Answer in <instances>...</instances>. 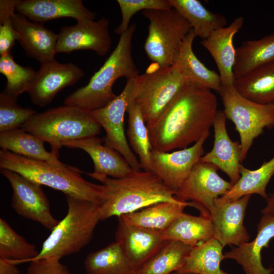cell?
<instances>
[{"mask_svg":"<svg viewBox=\"0 0 274 274\" xmlns=\"http://www.w3.org/2000/svg\"><path fill=\"white\" fill-rule=\"evenodd\" d=\"M109 25V20L103 16L96 21L77 22L74 25L61 27L58 34L56 53L90 50L98 56H105L112 44Z\"/></svg>","mask_w":274,"mask_h":274,"instance_id":"obj_14","label":"cell"},{"mask_svg":"<svg viewBox=\"0 0 274 274\" xmlns=\"http://www.w3.org/2000/svg\"><path fill=\"white\" fill-rule=\"evenodd\" d=\"M240 178L223 196L216 198L214 202L223 204L237 200L246 195L256 194L266 199V186L274 175V157L263 163L260 167L250 170L241 164Z\"/></svg>","mask_w":274,"mask_h":274,"instance_id":"obj_26","label":"cell"},{"mask_svg":"<svg viewBox=\"0 0 274 274\" xmlns=\"http://www.w3.org/2000/svg\"><path fill=\"white\" fill-rule=\"evenodd\" d=\"M16 265L11 259L0 258V274H20Z\"/></svg>","mask_w":274,"mask_h":274,"instance_id":"obj_42","label":"cell"},{"mask_svg":"<svg viewBox=\"0 0 274 274\" xmlns=\"http://www.w3.org/2000/svg\"><path fill=\"white\" fill-rule=\"evenodd\" d=\"M223 246L215 238L192 248L179 271L181 273L228 274L221 269L220 263L224 260Z\"/></svg>","mask_w":274,"mask_h":274,"instance_id":"obj_32","label":"cell"},{"mask_svg":"<svg viewBox=\"0 0 274 274\" xmlns=\"http://www.w3.org/2000/svg\"><path fill=\"white\" fill-rule=\"evenodd\" d=\"M213 233L214 226L210 218L185 213L162 232L166 241H178L192 247L210 239Z\"/></svg>","mask_w":274,"mask_h":274,"instance_id":"obj_30","label":"cell"},{"mask_svg":"<svg viewBox=\"0 0 274 274\" xmlns=\"http://www.w3.org/2000/svg\"><path fill=\"white\" fill-rule=\"evenodd\" d=\"M172 7L191 26L195 37L202 40L215 30L227 26L226 17L206 8L198 0H170Z\"/></svg>","mask_w":274,"mask_h":274,"instance_id":"obj_29","label":"cell"},{"mask_svg":"<svg viewBox=\"0 0 274 274\" xmlns=\"http://www.w3.org/2000/svg\"><path fill=\"white\" fill-rule=\"evenodd\" d=\"M62 146L80 149L88 154L93 162L94 174L119 179L133 170L118 151L105 145L103 139L96 136L66 142Z\"/></svg>","mask_w":274,"mask_h":274,"instance_id":"obj_23","label":"cell"},{"mask_svg":"<svg viewBox=\"0 0 274 274\" xmlns=\"http://www.w3.org/2000/svg\"><path fill=\"white\" fill-rule=\"evenodd\" d=\"M274 62V32L259 40L244 41L235 48L234 80L260 66Z\"/></svg>","mask_w":274,"mask_h":274,"instance_id":"obj_31","label":"cell"},{"mask_svg":"<svg viewBox=\"0 0 274 274\" xmlns=\"http://www.w3.org/2000/svg\"><path fill=\"white\" fill-rule=\"evenodd\" d=\"M226 117L223 111L218 110L213 126L214 140L212 150L203 155L200 161L216 165L229 178L233 185L240 178L242 147L240 142L232 141L227 132Z\"/></svg>","mask_w":274,"mask_h":274,"instance_id":"obj_17","label":"cell"},{"mask_svg":"<svg viewBox=\"0 0 274 274\" xmlns=\"http://www.w3.org/2000/svg\"><path fill=\"white\" fill-rule=\"evenodd\" d=\"M0 168L16 172L41 185L62 192L65 195L100 203L102 185L89 182L81 175V171L67 165L60 167L46 161L33 159L0 150Z\"/></svg>","mask_w":274,"mask_h":274,"instance_id":"obj_4","label":"cell"},{"mask_svg":"<svg viewBox=\"0 0 274 274\" xmlns=\"http://www.w3.org/2000/svg\"><path fill=\"white\" fill-rule=\"evenodd\" d=\"M244 23V17L239 16L228 26L214 31L209 37L201 41L202 46L208 51L216 62L222 87L233 86V69L235 59V48L233 40Z\"/></svg>","mask_w":274,"mask_h":274,"instance_id":"obj_22","label":"cell"},{"mask_svg":"<svg viewBox=\"0 0 274 274\" xmlns=\"http://www.w3.org/2000/svg\"><path fill=\"white\" fill-rule=\"evenodd\" d=\"M233 86L249 100L262 105L274 104V62L235 79Z\"/></svg>","mask_w":274,"mask_h":274,"instance_id":"obj_28","label":"cell"},{"mask_svg":"<svg viewBox=\"0 0 274 274\" xmlns=\"http://www.w3.org/2000/svg\"><path fill=\"white\" fill-rule=\"evenodd\" d=\"M26 274H72L58 260L42 258L32 260Z\"/></svg>","mask_w":274,"mask_h":274,"instance_id":"obj_41","label":"cell"},{"mask_svg":"<svg viewBox=\"0 0 274 274\" xmlns=\"http://www.w3.org/2000/svg\"><path fill=\"white\" fill-rule=\"evenodd\" d=\"M219 94L226 118L234 124L239 135L242 162L254 140L265 128H274V104L262 105L249 100L242 96L233 86L222 87Z\"/></svg>","mask_w":274,"mask_h":274,"instance_id":"obj_9","label":"cell"},{"mask_svg":"<svg viewBox=\"0 0 274 274\" xmlns=\"http://www.w3.org/2000/svg\"><path fill=\"white\" fill-rule=\"evenodd\" d=\"M137 77L127 79L121 93L108 105L89 112L105 130L106 135L102 139L104 143L118 151L133 170H140V161L129 145L124 127L125 112L134 99Z\"/></svg>","mask_w":274,"mask_h":274,"instance_id":"obj_10","label":"cell"},{"mask_svg":"<svg viewBox=\"0 0 274 274\" xmlns=\"http://www.w3.org/2000/svg\"><path fill=\"white\" fill-rule=\"evenodd\" d=\"M65 196L68 207L66 216L51 230L38 255L31 261L42 258L60 260L79 252L92 239L100 220L99 204Z\"/></svg>","mask_w":274,"mask_h":274,"instance_id":"obj_5","label":"cell"},{"mask_svg":"<svg viewBox=\"0 0 274 274\" xmlns=\"http://www.w3.org/2000/svg\"><path fill=\"white\" fill-rule=\"evenodd\" d=\"M142 14L149 21L144 44L148 58L160 67L173 65L191 25L173 8L144 10Z\"/></svg>","mask_w":274,"mask_h":274,"instance_id":"obj_7","label":"cell"},{"mask_svg":"<svg viewBox=\"0 0 274 274\" xmlns=\"http://www.w3.org/2000/svg\"><path fill=\"white\" fill-rule=\"evenodd\" d=\"M16 11L30 21L42 24L63 17H71L77 22L94 20L96 16L81 0H18Z\"/></svg>","mask_w":274,"mask_h":274,"instance_id":"obj_19","label":"cell"},{"mask_svg":"<svg viewBox=\"0 0 274 274\" xmlns=\"http://www.w3.org/2000/svg\"><path fill=\"white\" fill-rule=\"evenodd\" d=\"M36 246L27 242L3 219H0V258L16 264L30 261L39 254Z\"/></svg>","mask_w":274,"mask_h":274,"instance_id":"obj_36","label":"cell"},{"mask_svg":"<svg viewBox=\"0 0 274 274\" xmlns=\"http://www.w3.org/2000/svg\"><path fill=\"white\" fill-rule=\"evenodd\" d=\"M256 237L251 242L232 247L224 254V259L234 260L245 274H271L273 269L266 268L261 261V251L268 247L274 238V214H262L257 225Z\"/></svg>","mask_w":274,"mask_h":274,"instance_id":"obj_21","label":"cell"},{"mask_svg":"<svg viewBox=\"0 0 274 274\" xmlns=\"http://www.w3.org/2000/svg\"><path fill=\"white\" fill-rule=\"evenodd\" d=\"M84 265L87 274H134L135 271L116 241L89 253Z\"/></svg>","mask_w":274,"mask_h":274,"instance_id":"obj_33","label":"cell"},{"mask_svg":"<svg viewBox=\"0 0 274 274\" xmlns=\"http://www.w3.org/2000/svg\"><path fill=\"white\" fill-rule=\"evenodd\" d=\"M122 15L120 25L115 32L121 35L129 27L131 17L140 11L166 10L173 8L170 0H117Z\"/></svg>","mask_w":274,"mask_h":274,"instance_id":"obj_39","label":"cell"},{"mask_svg":"<svg viewBox=\"0 0 274 274\" xmlns=\"http://www.w3.org/2000/svg\"><path fill=\"white\" fill-rule=\"evenodd\" d=\"M126 112L128 115L127 134L129 145L139 156L141 168L151 172L150 155L153 148L142 111L133 99Z\"/></svg>","mask_w":274,"mask_h":274,"instance_id":"obj_35","label":"cell"},{"mask_svg":"<svg viewBox=\"0 0 274 274\" xmlns=\"http://www.w3.org/2000/svg\"><path fill=\"white\" fill-rule=\"evenodd\" d=\"M251 196L246 195L223 204L214 203L210 211L214 226L213 237L223 247L229 245L237 247L249 242L250 235L244 225V220Z\"/></svg>","mask_w":274,"mask_h":274,"instance_id":"obj_16","label":"cell"},{"mask_svg":"<svg viewBox=\"0 0 274 274\" xmlns=\"http://www.w3.org/2000/svg\"><path fill=\"white\" fill-rule=\"evenodd\" d=\"M0 73L7 79L3 91L16 99L20 94L27 91L37 75V71L32 67L17 63L11 52L0 56Z\"/></svg>","mask_w":274,"mask_h":274,"instance_id":"obj_37","label":"cell"},{"mask_svg":"<svg viewBox=\"0 0 274 274\" xmlns=\"http://www.w3.org/2000/svg\"><path fill=\"white\" fill-rule=\"evenodd\" d=\"M13 190L11 206L20 216L52 230L59 222L51 213L42 185L12 170L1 169Z\"/></svg>","mask_w":274,"mask_h":274,"instance_id":"obj_12","label":"cell"},{"mask_svg":"<svg viewBox=\"0 0 274 274\" xmlns=\"http://www.w3.org/2000/svg\"><path fill=\"white\" fill-rule=\"evenodd\" d=\"M218 169L212 163L199 161L176 191V197L183 202L190 201V206L198 209L201 215L210 218L214 200L233 186L218 174Z\"/></svg>","mask_w":274,"mask_h":274,"instance_id":"obj_11","label":"cell"},{"mask_svg":"<svg viewBox=\"0 0 274 274\" xmlns=\"http://www.w3.org/2000/svg\"><path fill=\"white\" fill-rule=\"evenodd\" d=\"M44 143L21 127L0 133L1 149L28 158L46 161L56 166H66L67 165L60 162L57 156L45 149Z\"/></svg>","mask_w":274,"mask_h":274,"instance_id":"obj_27","label":"cell"},{"mask_svg":"<svg viewBox=\"0 0 274 274\" xmlns=\"http://www.w3.org/2000/svg\"><path fill=\"white\" fill-rule=\"evenodd\" d=\"M209 134L210 132L205 133L190 147L172 152L153 149L150 155L151 172L176 192L203 155V144Z\"/></svg>","mask_w":274,"mask_h":274,"instance_id":"obj_13","label":"cell"},{"mask_svg":"<svg viewBox=\"0 0 274 274\" xmlns=\"http://www.w3.org/2000/svg\"><path fill=\"white\" fill-rule=\"evenodd\" d=\"M17 0L0 1V55L11 52L19 35L12 21Z\"/></svg>","mask_w":274,"mask_h":274,"instance_id":"obj_40","label":"cell"},{"mask_svg":"<svg viewBox=\"0 0 274 274\" xmlns=\"http://www.w3.org/2000/svg\"><path fill=\"white\" fill-rule=\"evenodd\" d=\"M136 28L135 24H132L120 35L117 45L102 66L86 85L65 97L64 105L87 112L101 108L117 96L113 86L118 79L125 77L127 79L140 75L132 56V40Z\"/></svg>","mask_w":274,"mask_h":274,"instance_id":"obj_3","label":"cell"},{"mask_svg":"<svg viewBox=\"0 0 274 274\" xmlns=\"http://www.w3.org/2000/svg\"><path fill=\"white\" fill-rule=\"evenodd\" d=\"M266 204L265 207L261 210V213L273 214H274V191L266 198Z\"/></svg>","mask_w":274,"mask_h":274,"instance_id":"obj_43","label":"cell"},{"mask_svg":"<svg viewBox=\"0 0 274 274\" xmlns=\"http://www.w3.org/2000/svg\"><path fill=\"white\" fill-rule=\"evenodd\" d=\"M193 247L180 242L167 241L134 274H170L178 271Z\"/></svg>","mask_w":274,"mask_h":274,"instance_id":"obj_34","label":"cell"},{"mask_svg":"<svg viewBox=\"0 0 274 274\" xmlns=\"http://www.w3.org/2000/svg\"><path fill=\"white\" fill-rule=\"evenodd\" d=\"M153 64L136 78L133 99L147 126L155 121L186 83L176 65L160 67Z\"/></svg>","mask_w":274,"mask_h":274,"instance_id":"obj_8","label":"cell"},{"mask_svg":"<svg viewBox=\"0 0 274 274\" xmlns=\"http://www.w3.org/2000/svg\"><path fill=\"white\" fill-rule=\"evenodd\" d=\"M189 202H160L141 211L121 215L125 223L152 231L162 232L183 213Z\"/></svg>","mask_w":274,"mask_h":274,"instance_id":"obj_25","label":"cell"},{"mask_svg":"<svg viewBox=\"0 0 274 274\" xmlns=\"http://www.w3.org/2000/svg\"><path fill=\"white\" fill-rule=\"evenodd\" d=\"M36 111L24 108L17 99L3 91L0 93V133L17 129L33 115Z\"/></svg>","mask_w":274,"mask_h":274,"instance_id":"obj_38","label":"cell"},{"mask_svg":"<svg viewBox=\"0 0 274 274\" xmlns=\"http://www.w3.org/2000/svg\"><path fill=\"white\" fill-rule=\"evenodd\" d=\"M217 106L211 90L186 82L155 121L147 126L153 149L167 152L197 142L210 132Z\"/></svg>","mask_w":274,"mask_h":274,"instance_id":"obj_1","label":"cell"},{"mask_svg":"<svg viewBox=\"0 0 274 274\" xmlns=\"http://www.w3.org/2000/svg\"><path fill=\"white\" fill-rule=\"evenodd\" d=\"M195 38L191 29L183 41L174 64L179 68L186 82L219 93L222 89L219 75L207 67L193 51Z\"/></svg>","mask_w":274,"mask_h":274,"instance_id":"obj_24","label":"cell"},{"mask_svg":"<svg viewBox=\"0 0 274 274\" xmlns=\"http://www.w3.org/2000/svg\"><path fill=\"white\" fill-rule=\"evenodd\" d=\"M116 242L136 270L166 243L162 232L128 224L118 217Z\"/></svg>","mask_w":274,"mask_h":274,"instance_id":"obj_18","label":"cell"},{"mask_svg":"<svg viewBox=\"0 0 274 274\" xmlns=\"http://www.w3.org/2000/svg\"><path fill=\"white\" fill-rule=\"evenodd\" d=\"M21 128L48 143L58 157L64 143L96 136L102 127L89 112L64 105L36 113Z\"/></svg>","mask_w":274,"mask_h":274,"instance_id":"obj_6","label":"cell"},{"mask_svg":"<svg viewBox=\"0 0 274 274\" xmlns=\"http://www.w3.org/2000/svg\"><path fill=\"white\" fill-rule=\"evenodd\" d=\"M19 42L26 55L41 64L55 59L58 34L20 13L12 16Z\"/></svg>","mask_w":274,"mask_h":274,"instance_id":"obj_20","label":"cell"},{"mask_svg":"<svg viewBox=\"0 0 274 274\" xmlns=\"http://www.w3.org/2000/svg\"><path fill=\"white\" fill-rule=\"evenodd\" d=\"M87 175L102 185L100 220L136 212L160 202H183L176 197L175 191L151 172L133 170L119 179L92 173Z\"/></svg>","mask_w":274,"mask_h":274,"instance_id":"obj_2","label":"cell"},{"mask_svg":"<svg viewBox=\"0 0 274 274\" xmlns=\"http://www.w3.org/2000/svg\"><path fill=\"white\" fill-rule=\"evenodd\" d=\"M84 76V71L76 65L61 63L54 59L41 64L26 92L35 105L44 107L51 103L61 90L74 85Z\"/></svg>","mask_w":274,"mask_h":274,"instance_id":"obj_15","label":"cell"}]
</instances>
